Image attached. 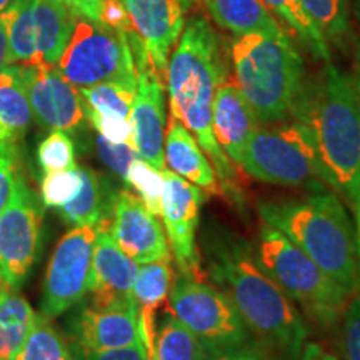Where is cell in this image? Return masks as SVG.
<instances>
[{"instance_id": "obj_21", "label": "cell", "mask_w": 360, "mask_h": 360, "mask_svg": "<svg viewBox=\"0 0 360 360\" xmlns=\"http://www.w3.org/2000/svg\"><path fill=\"white\" fill-rule=\"evenodd\" d=\"M174 281L172 257L142 264L132 285V302L137 310L139 335L147 355L152 352L157 332V312L167 302Z\"/></svg>"}, {"instance_id": "obj_23", "label": "cell", "mask_w": 360, "mask_h": 360, "mask_svg": "<svg viewBox=\"0 0 360 360\" xmlns=\"http://www.w3.org/2000/svg\"><path fill=\"white\" fill-rule=\"evenodd\" d=\"M32 11L40 64L57 65L77 15L62 0H34Z\"/></svg>"}, {"instance_id": "obj_5", "label": "cell", "mask_w": 360, "mask_h": 360, "mask_svg": "<svg viewBox=\"0 0 360 360\" xmlns=\"http://www.w3.org/2000/svg\"><path fill=\"white\" fill-rule=\"evenodd\" d=\"M233 84L260 124L285 122L292 117L305 80L304 58L287 34L236 35L229 47Z\"/></svg>"}, {"instance_id": "obj_10", "label": "cell", "mask_w": 360, "mask_h": 360, "mask_svg": "<svg viewBox=\"0 0 360 360\" xmlns=\"http://www.w3.org/2000/svg\"><path fill=\"white\" fill-rule=\"evenodd\" d=\"M42 209L22 177L0 212V283L19 290L37 259Z\"/></svg>"}, {"instance_id": "obj_32", "label": "cell", "mask_w": 360, "mask_h": 360, "mask_svg": "<svg viewBox=\"0 0 360 360\" xmlns=\"http://www.w3.org/2000/svg\"><path fill=\"white\" fill-rule=\"evenodd\" d=\"M135 89H137V84L103 82L79 89V92L84 102V112L129 119L135 98Z\"/></svg>"}, {"instance_id": "obj_27", "label": "cell", "mask_w": 360, "mask_h": 360, "mask_svg": "<svg viewBox=\"0 0 360 360\" xmlns=\"http://www.w3.org/2000/svg\"><path fill=\"white\" fill-rule=\"evenodd\" d=\"M276 19L285 27V32L294 42H299L317 60H330V49L321 30L304 11L299 0H260Z\"/></svg>"}, {"instance_id": "obj_11", "label": "cell", "mask_w": 360, "mask_h": 360, "mask_svg": "<svg viewBox=\"0 0 360 360\" xmlns=\"http://www.w3.org/2000/svg\"><path fill=\"white\" fill-rule=\"evenodd\" d=\"M127 35L137 70V89L129 117L132 125V146L142 160L157 170H164V143L167 129L165 87L162 80L164 77L155 70L141 39L134 32Z\"/></svg>"}, {"instance_id": "obj_22", "label": "cell", "mask_w": 360, "mask_h": 360, "mask_svg": "<svg viewBox=\"0 0 360 360\" xmlns=\"http://www.w3.org/2000/svg\"><path fill=\"white\" fill-rule=\"evenodd\" d=\"M80 188L69 204L60 207V217L72 227L107 229L117 199L114 184L90 167H79Z\"/></svg>"}, {"instance_id": "obj_44", "label": "cell", "mask_w": 360, "mask_h": 360, "mask_svg": "<svg viewBox=\"0 0 360 360\" xmlns=\"http://www.w3.org/2000/svg\"><path fill=\"white\" fill-rule=\"evenodd\" d=\"M205 360H267V359L257 352H252V350L237 347L231 350H222V352L210 354L207 355Z\"/></svg>"}, {"instance_id": "obj_12", "label": "cell", "mask_w": 360, "mask_h": 360, "mask_svg": "<svg viewBox=\"0 0 360 360\" xmlns=\"http://www.w3.org/2000/svg\"><path fill=\"white\" fill-rule=\"evenodd\" d=\"M97 229L72 227L57 242L45 270L40 314L47 319L65 314L89 292L90 265Z\"/></svg>"}, {"instance_id": "obj_7", "label": "cell", "mask_w": 360, "mask_h": 360, "mask_svg": "<svg viewBox=\"0 0 360 360\" xmlns=\"http://www.w3.org/2000/svg\"><path fill=\"white\" fill-rule=\"evenodd\" d=\"M242 170L274 186L328 187L332 191L312 135L294 119L255 130L245 148Z\"/></svg>"}, {"instance_id": "obj_6", "label": "cell", "mask_w": 360, "mask_h": 360, "mask_svg": "<svg viewBox=\"0 0 360 360\" xmlns=\"http://www.w3.org/2000/svg\"><path fill=\"white\" fill-rule=\"evenodd\" d=\"M254 254L285 295L321 327L340 322L350 295L283 233L262 224Z\"/></svg>"}, {"instance_id": "obj_37", "label": "cell", "mask_w": 360, "mask_h": 360, "mask_svg": "<svg viewBox=\"0 0 360 360\" xmlns=\"http://www.w3.org/2000/svg\"><path fill=\"white\" fill-rule=\"evenodd\" d=\"M340 350L345 360H360V292L349 300L340 317Z\"/></svg>"}, {"instance_id": "obj_48", "label": "cell", "mask_w": 360, "mask_h": 360, "mask_svg": "<svg viewBox=\"0 0 360 360\" xmlns=\"http://www.w3.org/2000/svg\"><path fill=\"white\" fill-rule=\"evenodd\" d=\"M352 12H354V19H355V22H357L359 30H360V0H354Z\"/></svg>"}, {"instance_id": "obj_30", "label": "cell", "mask_w": 360, "mask_h": 360, "mask_svg": "<svg viewBox=\"0 0 360 360\" xmlns=\"http://www.w3.org/2000/svg\"><path fill=\"white\" fill-rule=\"evenodd\" d=\"M304 11L321 30L327 42H334L339 47L350 44V0H299Z\"/></svg>"}, {"instance_id": "obj_28", "label": "cell", "mask_w": 360, "mask_h": 360, "mask_svg": "<svg viewBox=\"0 0 360 360\" xmlns=\"http://www.w3.org/2000/svg\"><path fill=\"white\" fill-rule=\"evenodd\" d=\"M32 4L34 0H12L4 11L11 65H42L35 42Z\"/></svg>"}, {"instance_id": "obj_17", "label": "cell", "mask_w": 360, "mask_h": 360, "mask_svg": "<svg viewBox=\"0 0 360 360\" xmlns=\"http://www.w3.org/2000/svg\"><path fill=\"white\" fill-rule=\"evenodd\" d=\"M69 328L74 344L89 350L122 349L142 342L134 304L103 309L82 305L70 319Z\"/></svg>"}, {"instance_id": "obj_49", "label": "cell", "mask_w": 360, "mask_h": 360, "mask_svg": "<svg viewBox=\"0 0 360 360\" xmlns=\"http://www.w3.org/2000/svg\"><path fill=\"white\" fill-rule=\"evenodd\" d=\"M12 0H0V13H2L6 8L8 7V4H11Z\"/></svg>"}, {"instance_id": "obj_34", "label": "cell", "mask_w": 360, "mask_h": 360, "mask_svg": "<svg viewBox=\"0 0 360 360\" xmlns=\"http://www.w3.org/2000/svg\"><path fill=\"white\" fill-rule=\"evenodd\" d=\"M37 164L44 174L77 167L75 164V143L69 134L52 130L37 147Z\"/></svg>"}, {"instance_id": "obj_19", "label": "cell", "mask_w": 360, "mask_h": 360, "mask_svg": "<svg viewBox=\"0 0 360 360\" xmlns=\"http://www.w3.org/2000/svg\"><path fill=\"white\" fill-rule=\"evenodd\" d=\"M260 127L249 101L231 80L219 85L212 105V130L215 141L227 159L242 170L245 148Z\"/></svg>"}, {"instance_id": "obj_14", "label": "cell", "mask_w": 360, "mask_h": 360, "mask_svg": "<svg viewBox=\"0 0 360 360\" xmlns=\"http://www.w3.org/2000/svg\"><path fill=\"white\" fill-rule=\"evenodd\" d=\"M29 98L32 117L47 130L72 132L82 125L84 102L57 65H17Z\"/></svg>"}, {"instance_id": "obj_43", "label": "cell", "mask_w": 360, "mask_h": 360, "mask_svg": "<svg viewBox=\"0 0 360 360\" xmlns=\"http://www.w3.org/2000/svg\"><path fill=\"white\" fill-rule=\"evenodd\" d=\"M75 15L98 20V0H62Z\"/></svg>"}, {"instance_id": "obj_39", "label": "cell", "mask_w": 360, "mask_h": 360, "mask_svg": "<svg viewBox=\"0 0 360 360\" xmlns=\"http://www.w3.org/2000/svg\"><path fill=\"white\" fill-rule=\"evenodd\" d=\"M84 114L90 125L96 129V132L109 142H132V125H130L129 119H122V117L115 115H102L87 110Z\"/></svg>"}, {"instance_id": "obj_25", "label": "cell", "mask_w": 360, "mask_h": 360, "mask_svg": "<svg viewBox=\"0 0 360 360\" xmlns=\"http://www.w3.org/2000/svg\"><path fill=\"white\" fill-rule=\"evenodd\" d=\"M32 120V109L19 74L8 65L0 72V146H19Z\"/></svg>"}, {"instance_id": "obj_29", "label": "cell", "mask_w": 360, "mask_h": 360, "mask_svg": "<svg viewBox=\"0 0 360 360\" xmlns=\"http://www.w3.org/2000/svg\"><path fill=\"white\" fill-rule=\"evenodd\" d=\"M207 355L202 342L169 314L157 328L154 347L147 360H205Z\"/></svg>"}, {"instance_id": "obj_4", "label": "cell", "mask_w": 360, "mask_h": 360, "mask_svg": "<svg viewBox=\"0 0 360 360\" xmlns=\"http://www.w3.org/2000/svg\"><path fill=\"white\" fill-rule=\"evenodd\" d=\"M312 191L299 199L264 200L257 212L264 224L294 242L352 297L360 292L354 224L334 191Z\"/></svg>"}, {"instance_id": "obj_33", "label": "cell", "mask_w": 360, "mask_h": 360, "mask_svg": "<svg viewBox=\"0 0 360 360\" xmlns=\"http://www.w3.org/2000/svg\"><path fill=\"white\" fill-rule=\"evenodd\" d=\"M125 182L137 192L139 199L152 214L160 217L162 215V193H164L165 179L162 170H157L142 160L141 157L135 159L127 170Z\"/></svg>"}, {"instance_id": "obj_46", "label": "cell", "mask_w": 360, "mask_h": 360, "mask_svg": "<svg viewBox=\"0 0 360 360\" xmlns=\"http://www.w3.org/2000/svg\"><path fill=\"white\" fill-rule=\"evenodd\" d=\"M11 65L8 57V39H7V22L4 12L0 13V72Z\"/></svg>"}, {"instance_id": "obj_26", "label": "cell", "mask_w": 360, "mask_h": 360, "mask_svg": "<svg viewBox=\"0 0 360 360\" xmlns=\"http://www.w3.org/2000/svg\"><path fill=\"white\" fill-rule=\"evenodd\" d=\"M32 305L0 283V360H13L35 321Z\"/></svg>"}, {"instance_id": "obj_20", "label": "cell", "mask_w": 360, "mask_h": 360, "mask_svg": "<svg viewBox=\"0 0 360 360\" xmlns=\"http://www.w3.org/2000/svg\"><path fill=\"white\" fill-rule=\"evenodd\" d=\"M164 157L165 169L199 187L207 195L224 197L212 162L197 143L195 137L172 115L165 129Z\"/></svg>"}, {"instance_id": "obj_3", "label": "cell", "mask_w": 360, "mask_h": 360, "mask_svg": "<svg viewBox=\"0 0 360 360\" xmlns=\"http://www.w3.org/2000/svg\"><path fill=\"white\" fill-rule=\"evenodd\" d=\"M290 119L309 129L332 191L352 204L360 193V105L349 75L323 62L305 77Z\"/></svg>"}, {"instance_id": "obj_40", "label": "cell", "mask_w": 360, "mask_h": 360, "mask_svg": "<svg viewBox=\"0 0 360 360\" xmlns=\"http://www.w3.org/2000/svg\"><path fill=\"white\" fill-rule=\"evenodd\" d=\"M70 352L75 360H147V352L142 342L112 350H89L72 344Z\"/></svg>"}, {"instance_id": "obj_24", "label": "cell", "mask_w": 360, "mask_h": 360, "mask_svg": "<svg viewBox=\"0 0 360 360\" xmlns=\"http://www.w3.org/2000/svg\"><path fill=\"white\" fill-rule=\"evenodd\" d=\"M204 4L210 19L233 35L287 34L260 0H204Z\"/></svg>"}, {"instance_id": "obj_9", "label": "cell", "mask_w": 360, "mask_h": 360, "mask_svg": "<svg viewBox=\"0 0 360 360\" xmlns=\"http://www.w3.org/2000/svg\"><path fill=\"white\" fill-rule=\"evenodd\" d=\"M170 314L204 345L207 354L244 347L250 330L227 295L204 278L179 272L169 292Z\"/></svg>"}, {"instance_id": "obj_15", "label": "cell", "mask_w": 360, "mask_h": 360, "mask_svg": "<svg viewBox=\"0 0 360 360\" xmlns=\"http://www.w3.org/2000/svg\"><path fill=\"white\" fill-rule=\"evenodd\" d=\"M110 237L135 264H150L172 257L160 220L143 205L137 193L122 188L117 193L110 224Z\"/></svg>"}, {"instance_id": "obj_47", "label": "cell", "mask_w": 360, "mask_h": 360, "mask_svg": "<svg viewBox=\"0 0 360 360\" xmlns=\"http://www.w3.org/2000/svg\"><path fill=\"white\" fill-rule=\"evenodd\" d=\"M354 210L355 215V225H354V231H355V247H357V259H359V269H360V193L357 195L352 204H350Z\"/></svg>"}, {"instance_id": "obj_2", "label": "cell", "mask_w": 360, "mask_h": 360, "mask_svg": "<svg viewBox=\"0 0 360 360\" xmlns=\"http://www.w3.org/2000/svg\"><path fill=\"white\" fill-rule=\"evenodd\" d=\"M205 257L210 281L231 299L249 330L299 357L309 328L295 304L260 267L250 244L215 229L207 232Z\"/></svg>"}, {"instance_id": "obj_36", "label": "cell", "mask_w": 360, "mask_h": 360, "mask_svg": "<svg viewBox=\"0 0 360 360\" xmlns=\"http://www.w3.org/2000/svg\"><path fill=\"white\" fill-rule=\"evenodd\" d=\"M94 143H96L97 155L98 159L103 162V165H107V169H109L115 177L122 179L125 182L130 164H132L135 159H139V154L132 146V142H109L107 139H103L97 134L96 139H94Z\"/></svg>"}, {"instance_id": "obj_13", "label": "cell", "mask_w": 360, "mask_h": 360, "mask_svg": "<svg viewBox=\"0 0 360 360\" xmlns=\"http://www.w3.org/2000/svg\"><path fill=\"white\" fill-rule=\"evenodd\" d=\"M165 187L162 193V215L170 254L177 262L179 272L204 278L197 249V229L200 220V207L207 193L191 182L179 177L172 170L164 169Z\"/></svg>"}, {"instance_id": "obj_38", "label": "cell", "mask_w": 360, "mask_h": 360, "mask_svg": "<svg viewBox=\"0 0 360 360\" xmlns=\"http://www.w3.org/2000/svg\"><path fill=\"white\" fill-rule=\"evenodd\" d=\"M20 179V147L0 146V212L6 209Z\"/></svg>"}, {"instance_id": "obj_8", "label": "cell", "mask_w": 360, "mask_h": 360, "mask_svg": "<svg viewBox=\"0 0 360 360\" xmlns=\"http://www.w3.org/2000/svg\"><path fill=\"white\" fill-rule=\"evenodd\" d=\"M57 69L77 89L103 82L137 84L127 32L80 15L75 17Z\"/></svg>"}, {"instance_id": "obj_41", "label": "cell", "mask_w": 360, "mask_h": 360, "mask_svg": "<svg viewBox=\"0 0 360 360\" xmlns=\"http://www.w3.org/2000/svg\"><path fill=\"white\" fill-rule=\"evenodd\" d=\"M98 20L112 29L134 32L129 12L124 6V0H98Z\"/></svg>"}, {"instance_id": "obj_1", "label": "cell", "mask_w": 360, "mask_h": 360, "mask_svg": "<svg viewBox=\"0 0 360 360\" xmlns=\"http://www.w3.org/2000/svg\"><path fill=\"white\" fill-rule=\"evenodd\" d=\"M229 52L217 30L204 17L186 22L182 35L169 57L165 82L170 115L195 137L217 172L224 199L245 209L238 169L215 141L212 105L219 85L229 80Z\"/></svg>"}, {"instance_id": "obj_18", "label": "cell", "mask_w": 360, "mask_h": 360, "mask_svg": "<svg viewBox=\"0 0 360 360\" xmlns=\"http://www.w3.org/2000/svg\"><path fill=\"white\" fill-rule=\"evenodd\" d=\"M139 264L117 247L109 231L97 229L89 277V292L92 294L90 305L103 309L134 304L132 285Z\"/></svg>"}, {"instance_id": "obj_35", "label": "cell", "mask_w": 360, "mask_h": 360, "mask_svg": "<svg viewBox=\"0 0 360 360\" xmlns=\"http://www.w3.org/2000/svg\"><path fill=\"white\" fill-rule=\"evenodd\" d=\"M80 188V172L79 167L57 170L44 175L40 184V197L45 207H56L60 209L77 195Z\"/></svg>"}, {"instance_id": "obj_42", "label": "cell", "mask_w": 360, "mask_h": 360, "mask_svg": "<svg viewBox=\"0 0 360 360\" xmlns=\"http://www.w3.org/2000/svg\"><path fill=\"white\" fill-rule=\"evenodd\" d=\"M350 45H352V70L347 75L360 105V39L355 34L350 37Z\"/></svg>"}, {"instance_id": "obj_31", "label": "cell", "mask_w": 360, "mask_h": 360, "mask_svg": "<svg viewBox=\"0 0 360 360\" xmlns=\"http://www.w3.org/2000/svg\"><path fill=\"white\" fill-rule=\"evenodd\" d=\"M13 360H75L64 337L42 314L35 321L25 337L24 344Z\"/></svg>"}, {"instance_id": "obj_16", "label": "cell", "mask_w": 360, "mask_h": 360, "mask_svg": "<svg viewBox=\"0 0 360 360\" xmlns=\"http://www.w3.org/2000/svg\"><path fill=\"white\" fill-rule=\"evenodd\" d=\"M193 0H124L134 34L141 39L155 70L165 77Z\"/></svg>"}, {"instance_id": "obj_45", "label": "cell", "mask_w": 360, "mask_h": 360, "mask_svg": "<svg viewBox=\"0 0 360 360\" xmlns=\"http://www.w3.org/2000/svg\"><path fill=\"white\" fill-rule=\"evenodd\" d=\"M297 360H339V359H337L335 355L326 352V350H323L319 344L305 342Z\"/></svg>"}]
</instances>
